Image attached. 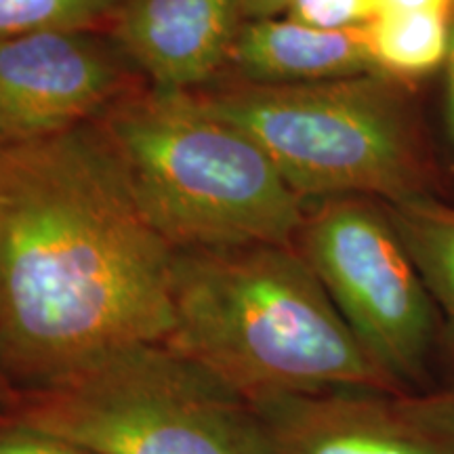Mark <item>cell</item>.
<instances>
[{"mask_svg": "<svg viewBox=\"0 0 454 454\" xmlns=\"http://www.w3.org/2000/svg\"><path fill=\"white\" fill-rule=\"evenodd\" d=\"M11 139H13V135H11L7 122H4L3 114H0V144H4V141H11Z\"/></svg>", "mask_w": 454, "mask_h": 454, "instance_id": "cell-20", "label": "cell"}, {"mask_svg": "<svg viewBox=\"0 0 454 454\" xmlns=\"http://www.w3.org/2000/svg\"><path fill=\"white\" fill-rule=\"evenodd\" d=\"M293 0H242L244 21L270 20V17L286 15Z\"/></svg>", "mask_w": 454, "mask_h": 454, "instance_id": "cell-18", "label": "cell"}, {"mask_svg": "<svg viewBox=\"0 0 454 454\" xmlns=\"http://www.w3.org/2000/svg\"><path fill=\"white\" fill-rule=\"evenodd\" d=\"M276 164L303 202L429 196L434 168L404 82L371 72L311 84L215 78L187 90Z\"/></svg>", "mask_w": 454, "mask_h": 454, "instance_id": "cell-4", "label": "cell"}, {"mask_svg": "<svg viewBox=\"0 0 454 454\" xmlns=\"http://www.w3.org/2000/svg\"><path fill=\"white\" fill-rule=\"evenodd\" d=\"M404 394L328 389L251 404L263 454H454V442L412 417Z\"/></svg>", "mask_w": 454, "mask_h": 454, "instance_id": "cell-8", "label": "cell"}, {"mask_svg": "<svg viewBox=\"0 0 454 454\" xmlns=\"http://www.w3.org/2000/svg\"><path fill=\"white\" fill-rule=\"evenodd\" d=\"M242 0H129L110 27L152 87L194 90L223 70Z\"/></svg>", "mask_w": 454, "mask_h": 454, "instance_id": "cell-9", "label": "cell"}, {"mask_svg": "<svg viewBox=\"0 0 454 454\" xmlns=\"http://www.w3.org/2000/svg\"><path fill=\"white\" fill-rule=\"evenodd\" d=\"M385 208L454 339V207L421 196Z\"/></svg>", "mask_w": 454, "mask_h": 454, "instance_id": "cell-11", "label": "cell"}, {"mask_svg": "<svg viewBox=\"0 0 454 454\" xmlns=\"http://www.w3.org/2000/svg\"><path fill=\"white\" fill-rule=\"evenodd\" d=\"M406 411L417 421L427 425L454 442V387L444 391H434L427 395H402Z\"/></svg>", "mask_w": 454, "mask_h": 454, "instance_id": "cell-16", "label": "cell"}, {"mask_svg": "<svg viewBox=\"0 0 454 454\" xmlns=\"http://www.w3.org/2000/svg\"><path fill=\"white\" fill-rule=\"evenodd\" d=\"M129 0H0V41L41 30H110Z\"/></svg>", "mask_w": 454, "mask_h": 454, "instance_id": "cell-13", "label": "cell"}, {"mask_svg": "<svg viewBox=\"0 0 454 454\" xmlns=\"http://www.w3.org/2000/svg\"><path fill=\"white\" fill-rule=\"evenodd\" d=\"M417 11H435V13L454 15V0H379V15L417 13Z\"/></svg>", "mask_w": 454, "mask_h": 454, "instance_id": "cell-17", "label": "cell"}, {"mask_svg": "<svg viewBox=\"0 0 454 454\" xmlns=\"http://www.w3.org/2000/svg\"><path fill=\"white\" fill-rule=\"evenodd\" d=\"M297 251L372 360L404 387L423 377L434 340V299L381 200L305 202Z\"/></svg>", "mask_w": 454, "mask_h": 454, "instance_id": "cell-6", "label": "cell"}, {"mask_svg": "<svg viewBox=\"0 0 454 454\" xmlns=\"http://www.w3.org/2000/svg\"><path fill=\"white\" fill-rule=\"evenodd\" d=\"M145 84L112 30L66 27L0 41V114L13 139L81 127Z\"/></svg>", "mask_w": 454, "mask_h": 454, "instance_id": "cell-7", "label": "cell"}, {"mask_svg": "<svg viewBox=\"0 0 454 454\" xmlns=\"http://www.w3.org/2000/svg\"><path fill=\"white\" fill-rule=\"evenodd\" d=\"M168 348L248 404L328 389L404 394L357 340L297 247L177 248Z\"/></svg>", "mask_w": 454, "mask_h": 454, "instance_id": "cell-2", "label": "cell"}, {"mask_svg": "<svg viewBox=\"0 0 454 454\" xmlns=\"http://www.w3.org/2000/svg\"><path fill=\"white\" fill-rule=\"evenodd\" d=\"M0 454H95L49 431L0 419Z\"/></svg>", "mask_w": 454, "mask_h": 454, "instance_id": "cell-15", "label": "cell"}, {"mask_svg": "<svg viewBox=\"0 0 454 454\" xmlns=\"http://www.w3.org/2000/svg\"><path fill=\"white\" fill-rule=\"evenodd\" d=\"M11 402L9 419L95 454H263L251 404L167 343L110 351Z\"/></svg>", "mask_w": 454, "mask_h": 454, "instance_id": "cell-5", "label": "cell"}, {"mask_svg": "<svg viewBox=\"0 0 454 454\" xmlns=\"http://www.w3.org/2000/svg\"><path fill=\"white\" fill-rule=\"evenodd\" d=\"M448 81H446V133L454 150V15H452V41L448 53Z\"/></svg>", "mask_w": 454, "mask_h": 454, "instance_id": "cell-19", "label": "cell"}, {"mask_svg": "<svg viewBox=\"0 0 454 454\" xmlns=\"http://www.w3.org/2000/svg\"><path fill=\"white\" fill-rule=\"evenodd\" d=\"M173 257L89 122L0 144V385L167 343Z\"/></svg>", "mask_w": 454, "mask_h": 454, "instance_id": "cell-1", "label": "cell"}, {"mask_svg": "<svg viewBox=\"0 0 454 454\" xmlns=\"http://www.w3.org/2000/svg\"><path fill=\"white\" fill-rule=\"evenodd\" d=\"M377 72L368 26L317 30L288 17L244 21L217 78L253 84H311Z\"/></svg>", "mask_w": 454, "mask_h": 454, "instance_id": "cell-10", "label": "cell"}, {"mask_svg": "<svg viewBox=\"0 0 454 454\" xmlns=\"http://www.w3.org/2000/svg\"><path fill=\"white\" fill-rule=\"evenodd\" d=\"M452 15L435 11L381 13L368 24L374 70L404 82L427 76L448 61Z\"/></svg>", "mask_w": 454, "mask_h": 454, "instance_id": "cell-12", "label": "cell"}, {"mask_svg": "<svg viewBox=\"0 0 454 454\" xmlns=\"http://www.w3.org/2000/svg\"><path fill=\"white\" fill-rule=\"evenodd\" d=\"M379 0H293L288 20L317 30H354L372 24Z\"/></svg>", "mask_w": 454, "mask_h": 454, "instance_id": "cell-14", "label": "cell"}, {"mask_svg": "<svg viewBox=\"0 0 454 454\" xmlns=\"http://www.w3.org/2000/svg\"><path fill=\"white\" fill-rule=\"evenodd\" d=\"M89 124L175 251L294 247L305 202L248 135L208 114L187 90L145 84Z\"/></svg>", "mask_w": 454, "mask_h": 454, "instance_id": "cell-3", "label": "cell"}]
</instances>
